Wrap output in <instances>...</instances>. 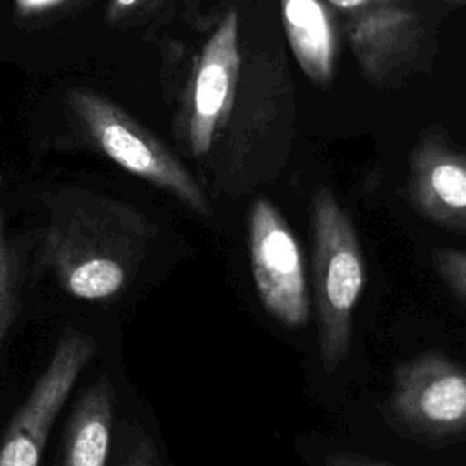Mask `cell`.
Wrapping results in <instances>:
<instances>
[{
	"label": "cell",
	"instance_id": "obj_1",
	"mask_svg": "<svg viewBox=\"0 0 466 466\" xmlns=\"http://www.w3.org/2000/svg\"><path fill=\"white\" fill-rule=\"evenodd\" d=\"M47 209L44 255L58 284L84 300L118 295L133 280L155 224L120 200L76 187L51 195Z\"/></svg>",
	"mask_w": 466,
	"mask_h": 466
},
{
	"label": "cell",
	"instance_id": "obj_2",
	"mask_svg": "<svg viewBox=\"0 0 466 466\" xmlns=\"http://www.w3.org/2000/svg\"><path fill=\"white\" fill-rule=\"evenodd\" d=\"M311 233L319 353L324 373L331 375L350 353L364 258L357 229L328 186H319L311 197Z\"/></svg>",
	"mask_w": 466,
	"mask_h": 466
},
{
	"label": "cell",
	"instance_id": "obj_3",
	"mask_svg": "<svg viewBox=\"0 0 466 466\" xmlns=\"http://www.w3.org/2000/svg\"><path fill=\"white\" fill-rule=\"evenodd\" d=\"M71 107L96 147L126 171L166 189L198 215L211 204L184 164L116 104L91 89L69 93Z\"/></svg>",
	"mask_w": 466,
	"mask_h": 466
},
{
	"label": "cell",
	"instance_id": "obj_4",
	"mask_svg": "<svg viewBox=\"0 0 466 466\" xmlns=\"http://www.w3.org/2000/svg\"><path fill=\"white\" fill-rule=\"evenodd\" d=\"M386 411L399 433L424 442L466 435V364L441 351L399 362Z\"/></svg>",
	"mask_w": 466,
	"mask_h": 466
},
{
	"label": "cell",
	"instance_id": "obj_5",
	"mask_svg": "<svg viewBox=\"0 0 466 466\" xmlns=\"http://www.w3.org/2000/svg\"><path fill=\"white\" fill-rule=\"evenodd\" d=\"M93 337L66 329L47 366L13 415L0 442V466H38L55 419L82 370L96 353Z\"/></svg>",
	"mask_w": 466,
	"mask_h": 466
},
{
	"label": "cell",
	"instance_id": "obj_6",
	"mask_svg": "<svg viewBox=\"0 0 466 466\" xmlns=\"http://www.w3.org/2000/svg\"><path fill=\"white\" fill-rule=\"evenodd\" d=\"M249 264L258 299L268 315L286 328L309 319V297L300 248L275 204L257 198L248 217Z\"/></svg>",
	"mask_w": 466,
	"mask_h": 466
},
{
	"label": "cell",
	"instance_id": "obj_7",
	"mask_svg": "<svg viewBox=\"0 0 466 466\" xmlns=\"http://www.w3.org/2000/svg\"><path fill=\"white\" fill-rule=\"evenodd\" d=\"M344 31L364 78L375 87H391L415 66L424 20L408 2L388 4L346 13Z\"/></svg>",
	"mask_w": 466,
	"mask_h": 466
},
{
	"label": "cell",
	"instance_id": "obj_8",
	"mask_svg": "<svg viewBox=\"0 0 466 466\" xmlns=\"http://www.w3.org/2000/svg\"><path fill=\"white\" fill-rule=\"evenodd\" d=\"M240 73L238 15L229 11L206 40L197 60L186 111V140L195 157H204L228 122Z\"/></svg>",
	"mask_w": 466,
	"mask_h": 466
},
{
	"label": "cell",
	"instance_id": "obj_9",
	"mask_svg": "<svg viewBox=\"0 0 466 466\" xmlns=\"http://www.w3.org/2000/svg\"><path fill=\"white\" fill-rule=\"evenodd\" d=\"M408 197L428 220L466 231V149L439 129L424 131L410 153Z\"/></svg>",
	"mask_w": 466,
	"mask_h": 466
},
{
	"label": "cell",
	"instance_id": "obj_10",
	"mask_svg": "<svg viewBox=\"0 0 466 466\" xmlns=\"http://www.w3.org/2000/svg\"><path fill=\"white\" fill-rule=\"evenodd\" d=\"M116 395L102 373L78 395L69 415L60 466H106L115 426Z\"/></svg>",
	"mask_w": 466,
	"mask_h": 466
},
{
	"label": "cell",
	"instance_id": "obj_11",
	"mask_svg": "<svg viewBox=\"0 0 466 466\" xmlns=\"http://www.w3.org/2000/svg\"><path fill=\"white\" fill-rule=\"evenodd\" d=\"M289 49L302 73L319 86L333 78L337 35L331 11L322 0H280Z\"/></svg>",
	"mask_w": 466,
	"mask_h": 466
},
{
	"label": "cell",
	"instance_id": "obj_12",
	"mask_svg": "<svg viewBox=\"0 0 466 466\" xmlns=\"http://www.w3.org/2000/svg\"><path fill=\"white\" fill-rule=\"evenodd\" d=\"M2 186H4V175L0 173V348L7 333V328L13 322L15 306H16V286H15L16 271H15V258L5 237Z\"/></svg>",
	"mask_w": 466,
	"mask_h": 466
},
{
	"label": "cell",
	"instance_id": "obj_13",
	"mask_svg": "<svg viewBox=\"0 0 466 466\" xmlns=\"http://www.w3.org/2000/svg\"><path fill=\"white\" fill-rule=\"evenodd\" d=\"M431 262L446 288L466 304V249L435 248Z\"/></svg>",
	"mask_w": 466,
	"mask_h": 466
},
{
	"label": "cell",
	"instance_id": "obj_14",
	"mask_svg": "<svg viewBox=\"0 0 466 466\" xmlns=\"http://www.w3.org/2000/svg\"><path fill=\"white\" fill-rule=\"evenodd\" d=\"M116 466H162V462L153 439L140 428H133Z\"/></svg>",
	"mask_w": 466,
	"mask_h": 466
},
{
	"label": "cell",
	"instance_id": "obj_15",
	"mask_svg": "<svg viewBox=\"0 0 466 466\" xmlns=\"http://www.w3.org/2000/svg\"><path fill=\"white\" fill-rule=\"evenodd\" d=\"M324 466H395V464L364 457L353 451H331L324 457Z\"/></svg>",
	"mask_w": 466,
	"mask_h": 466
},
{
	"label": "cell",
	"instance_id": "obj_16",
	"mask_svg": "<svg viewBox=\"0 0 466 466\" xmlns=\"http://www.w3.org/2000/svg\"><path fill=\"white\" fill-rule=\"evenodd\" d=\"M329 5L340 9L342 13H355L360 9L375 7V5H388V4H406L408 0H326Z\"/></svg>",
	"mask_w": 466,
	"mask_h": 466
},
{
	"label": "cell",
	"instance_id": "obj_17",
	"mask_svg": "<svg viewBox=\"0 0 466 466\" xmlns=\"http://www.w3.org/2000/svg\"><path fill=\"white\" fill-rule=\"evenodd\" d=\"M18 2V7L20 11L24 13H35V11H40V9H46L53 4H56L58 0H16Z\"/></svg>",
	"mask_w": 466,
	"mask_h": 466
},
{
	"label": "cell",
	"instance_id": "obj_18",
	"mask_svg": "<svg viewBox=\"0 0 466 466\" xmlns=\"http://www.w3.org/2000/svg\"><path fill=\"white\" fill-rule=\"evenodd\" d=\"M138 0H113L111 4V16H116L124 11H127L131 5H135Z\"/></svg>",
	"mask_w": 466,
	"mask_h": 466
},
{
	"label": "cell",
	"instance_id": "obj_19",
	"mask_svg": "<svg viewBox=\"0 0 466 466\" xmlns=\"http://www.w3.org/2000/svg\"><path fill=\"white\" fill-rule=\"evenodd\" d=\"M439 2L450 7H466V0H439Z\"/></svg>",
	"mask_w": 466,
	"mask_h": 466
}]
</instances>
